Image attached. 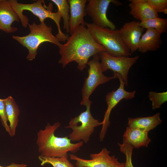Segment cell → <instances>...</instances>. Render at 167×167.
<instances>
[{"instance_id": "6da1fadb", "label": "cell", "mask_w": 167, "mask_h": 167, "mask_svg": "<svg viewBox=\"0 0 167 167\" xmlns=\"http://www.w3.org/2000/svg\"><path fill=\"white\" fill-rule=\"evenodd\" d=\"M69 37L66 43L58 46L61 57L58 61L63 68L75 61L77 68L83 71L90 57L105 51L104 47L94 39L85 26L79 25Z\"/></svg>"}, {"instance_id": "7a4b0ae2", "label": "cell", "mask_w": 167, "mask_h": 167, "mask_svg": "<svg viewBox=\"0 0 167 167\" xmlns=\"http://www.w3.org/2000/svg\"><path fill=\"white\" fill-rule=\"evenodd\" d=\"M59 122L53 125L48 123L44 130L37 133L36 143L40 156L47 157H68V152L75 153L83 145V142L72 143L68 136L58 137L54 132L61 126Z\"/></svg>"}, {"instance_id": "3957f363", "label": "cell", "mask_w": 167, "mask_h": 167, "mask_svg": "<svg viewBox=\"0 0 167 167\" xmlns=\"http://www.w3.org/2000/svg\"><path fill=\"white\" fill-rule=\"evenodd\" d=\"M8 1L18 16L24 27L27 28L29 24L28 17L23 13L24 11L28 10L37 16L41 23H44L45 19L47 18L53 20L56 24L58 29V33L56 35V37L59 41L65 42L69 36L62 32L60 27V24L62 18L61 16L58 12H53L51 9H47L45 4L43 5L44 0H38L30 4L19 3L16 0H9Z\"/></svg>"}, {"instance_id": "277c9868", "label": "cell", "mask_w": 167, "mask_h": 167, "mask_svg": "<svg viewBox=\"0 0 167 167\" xmlns=\"http://www.w3.org/2000/svg\"><path fill=\"white\" fill-rule=\"evenodd\" d=\"M85 26L95 40L103 46L109 54L116 57H128L131 54L119 30L100 27L93 23L86 22Z\"/></svg>"}, {"instance_id": "5b68a950", "label": "cell", "mask_w": 167, "mask_h": 167, "mask_svg": "<svg viewBox=\"0 0 167 167\" xmlns=\"http://www.w3.org/2000/svg\"><path fill=\"white\" fill-rule=\"evenodd\" d=\"M30 33L25 36H20L13 35V38L17 41L23 46L28 49V53L26 59L32 61L37 54V50L39 46L45 42H49L58 46L61 44L58 39L52 32L51 26H48L45 23L37 24L33 22L28 24Z\"/></svg>"}, {"instance_id": "8992f818", "label": "cell", "mask_w": 167, "mask_h": 167, "mask_svg": "<svg viewBox=\"0 0 167 167\" xmlns=\"http://www.w3.org/2000/svg\"><path fill=\"white\" fill-rule=\"evenodd\" d=\"M91 104L90 101L85 103L84 105L85 106L86 110L78 116L71 118L69 126L65 127L72 130L68 136L71 141L87 143L95 128L102 125V122H99L92 115L90 112Z\"/></svg>"}, {"instance_id": "52a82bcc", "label": "cell", "mask_w": 167, "mask_h": 167, "mask_svg": "<svg viewBox=\"0 0 167 167\" xmlns=\"http://www.w3.org/2000/svg\"><path fill=\"white\" fill-rule=\"evenodd\" d=\"M99 59L98 54L95 55L87 63L89 66L88 75L85 80L82 89V100L80 103L81 105H84L90 101V96L98 86L117 78L114 76L107 77L104 75Z\"/></svg>"}, {"instance_id": "ba28073f", "label": "cell", "mask_w": 167, "mask_h": 167, "mask_svg": "<svg viewBox=\"0 0 167 167\" xmlns=\"http://www.w3.org/2000/svg\"><path fill=\"white\" fill-rule=\"evenodd\" d=\"M101 62L100 64L103 72L108 70L112 71L113 73L119 75L125 86L128 84V75L131 67L139 59L138 55L134 57H116L113 56L106 51L98 54Z\"/></svg>"}, {"instance_id": "9c48e42d", "label": "cell", "mask_w": 167, "mask_h": 167, "mask_svg": "<svg viewBox=\"0 0 167 167\" xmlns=\"http://www.w3.org/2000/svg\"><path fill=\"white\" fill-rule=\"evenodd\" d=\"M113 75L118 79L120 81L119 87L116 90L109 92L106 96V101L107 108L102 122V128L99 135L100 141H103L106 133L108 127L110 126L109 117L113 109L122 100H128L135 97V91L129 92L124 88L125 85L122 77L118 74L113 73Z\"/></svg>"}, {"instance_id": "30bf717a", "label": "cell", "mask_w": 167, "mask_h": 167, "mask_svg": "<svg viewBox=\"0 0 167 167\" xmlns=\"http://www.w3.org/2000/svg\"><path fill=\"white\" fill-rule=\"evenodd\" d=\"M86 6V15L92 19L93 23L98 26L116 29L115 24L107 18V12L111 3L116 6H121L122 3L116 0H88Z\"/></svg>"}, {"instance_id": "8fae6325", "label": "cell", "mask_w": 167, "mask_h": 167, "mask_svg": "<svg viewBox=\"0 0 167 167\" xmlns=\"http://www.w3.org/2000/svg\"><path fill=\"white\" fill-rule=\"evenodd\" d=\"M110 152L106 148H103L98 153L90 154V160L83 159L73 154L69 156L71 160L76 161V167H118L121 163L115 156H110Z\"/></svg>"}, {"instance_id": "7c38bea8", "label": "cell", "mask_w": 167, "mask_h": 167, "mask_svg": "<svg viewBox=\"0 0 167 167\" xmlns=\"http://www.w3.org/2000/svg\"><path fill=\"white\" fill-rule=\"evenodd\" d=\"M139 23L135 20L126 22L119 29L122 39L131 53L138 49L140 39L145 30Z\"/></svg>"}, {"instance_id": "4fadbf2b", "label": "cell", "mask_w": 167, "mask_h": 167, "mask_svg": "<svg viewBox=\"0 0 167 167\" xmlns=\"http://www.w3.org/2000/svg\"><path fill=\"white\" fill-rule=\"evenodd\" d=\"M87 0H68L70 6L69 33L71 35L79 25L85 26L84 17Z\"/></svg>"}, {"instance_id": "5bb4252c", "label": "cell", "mask_w": 167, "mask_h": 167, "mask_svg": "<svg viewBox=\"0 0 167 167\" xmlns=\"http://www.w3.org/2000/svg\"><path fill=\"white\" fill-rule=\"evenodd\" d=\"M19 18L8 1L0 0V29L7 33L16 32L17 28L12 26L13 23L19 22Z\"/></svg>"}, {"instance_id": "9a60e30c", "label": "cell", "mask_w": 167, "mask_h": 167, "mask_svg": "<svg viewBox=\"0 0 167 167\" xmlns=\"http://www.w3.org/2000/svg\"><path fill=\"white\" fill-rule=\"evenodd\" d=\"M129 14L141 21L159 17L148 0H129Z\"/></svg>"}, {"instance_id": "2e32d148", "label": "cell", "mask_w": 167, "mask_h": 167, "mask_svg": "<svg viewBox=\"0 0 167 167\" xmlns=\"http://www.w3.org/2000/svg\"><path fill=\"white\" fill-rule=\"evenodd\" d=\"M123 137V141L136 148L148 147L151 141L148 136V132L146 131L128 126L126 127Z\"/></svg>"}, {"instance_id": "e0dca14e", "label": "cell", "mask_w": 167, "mask_h": 167, "mask_svg": "<svg viewBox=\"0 0 167 167\" xmlns=\"http://www.w3.org/2000/svg\"><path fill=\"white\" fill-rule=\"evenodd\" d=\"M162 44L161 34L153 28H148L141 37L138 50L142 53L154 51L159 49Z\"/></svg>"}, {"instance_id": "ac0fdd59", "label": "cell", "mask_w": 167, "mask_h": 167, "mask_svg": "<svg viewBox=\"0 0 167 167\" xmlns=\"http://www.w3.org/2000/svg\"><path fill=\"white\" fill-rule=\"evenodd\" d=\"M162 121L160 117V113L147 117L128 118V126L144 130L148 132L154 129Z\"/></svg>"}, {"instance_id": "d6986e66", "label": "cell", "mask_w": 167, "mask_h": 167, "mask_svg": "<svg viewBox=\"0 0 167 167\" xmlns=\"http://www.w3.org/2000/svg\"><path fill=\"white\" fill-rule=\"evenodd\" d=\"M3 99L8 121L9 123L10 130L9 135L13 137L15 134L16 128L19 121L18 117L20 113V110L18 106L11 96H9Z\"/></svg>"}, {"instance_id": "ffe728a7", "label": "cell", "mask_w": 167, "mask_h": 167, "mask_svg": "<svg viewBox=\"0 0 167 167\" xmlns=\"http://www.w3.org/2000/svg\"><path fill=\"white\" fill-rule=\"evenodd\" d=\"M139 24L144 29L153 28L160 34L167 32V19L155 17L141 21Z\"/></svg>"}, {"instance_id": "44dd1931", "label": "cell", "mask_w": 167, "mask_h": 167, "mask_svg": "<svg viewBox=\"0 0 167 167\" xmlns=\"http://www.w3.org/2000/svg\"><path fill=\"white\" fill-rule=\"evenodd\" d=\"M57 6L58 12L63 19V29L67 33L69 32L70 6L68 0H51Z\"/></svg>"}, {"instance_id": "7402d4cb", "label": "cell", "mask_w": 167, "mask_h": 167, "mask_svg": "<svg viewBox=\"0 0 167 167\" xmlns=\"http://www.w3.org/2000/svg\"><path fill=\"white\" fill-rule=\"evenodd\" d=\"M38 159L41 162V166L46 164H50L53 167H74L73 165L68 160L67 156L47 157L40 155Z\"/></svg>"}, {"instance_id": "603a6c76", "label": "cell", "mask_w": 167, "mask_h": 167, "mask_svg": "<svg viewBox=\"0 0 167 167\" xmlns=\"http://www.w3.org/2000/svg\"><path fill=\"white\" fill-rule=\"evenodd\" d=\"M148 96L152 101L153 110L160 108L161 105L167 101V92H157L150 91Z\"/></svg>"}, {"instance_id": "cb8c5ba5", "label": "cell", "mask_w": 167, "mask_h": 167, "mask_svg": "<svg viewBox=\"0 0 167 167\" xmlns=\"http://www.w3.org/2000/svg\"><path fill=\"white\" fill-rule=\"evenodd\" d=\"M120 151L126 156L124 167H134L132 161V156L134 147L129 143L123 141L122 144L118 143Z\"/></svg>"}, {"instance_id": "d4e9b609", "label": "cell", "mask_w": 167, "mask_h": 167, "mask_svg": "<svg viewBox=\"0 0 167 167\" xmlns=\"http://www.w3.org/2000/svg\"><path fill=\"white\" fill-rule=\"evenodd\" d=\"M152 7L158 13H163L167 14V0H148Z\"/></svg>"}, {"instance_id": "484cf974", "label": "cell", "mask_w": 167, "mask_h": 167, "mask_svg": "<svg viewBox=\"0 0 167 167\" xmlns=\"http://www.w3.org/2000/svg\"><path fill=\"white\" fill-rule=\"evenodd\" d=\"M0 118L2 126L10 135V130L7 123L8 119L6 113L5 106L3 99L0 98Z\"/></svg>"}, {"instance_id": "4316f807", "label": "cell", "mask_w": 167, "mask_h": 167, "mask_svg": "<svg viewBox=\"0 0 167 167\" xmlns=\"http://www.w3.org/2000/svg\"><path fill=\"white\" fill-rule=\"evenodd\" d=\"M27 165L25 164H19L12 163L8 166L3 167L0 165V167H26Z\"/></svg>"}, {"instance_id": "83f0119b", "label": "cell", "mask_w": 167, "mask_h": 167, "mask_svg": "<svg viewBox=\"0 0 167 167\" xmlns=\"http://www.w3.org/2000/svg\"><path fill=\"white\" fill-rule=\"evenodd\" d=\"M124 164L125 163L122 162L121 163L120 165L118 167H124Z\"/></svg>"}, {"instance_id": "f1b7e54d", "label": "cell", "mask_w": 167, "mask_h": 167, "mask_svg": "<svg viewBox=\"0 0 167 167\" xmlns=\"http://www.w3.org/2000/svg\"></svg>"}]
</instances>
